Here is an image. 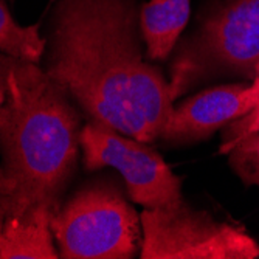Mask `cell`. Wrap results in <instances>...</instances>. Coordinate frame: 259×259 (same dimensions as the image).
<instances>
[{
	"label": "cell",
	"instance_id": "1",
	"mask_svg": "<svg viewBox=\"0 0 259 259\" xmlns=\"http://www.w3.org/2000/svg\"><path fill=\"white\" fill-rule=\"evenodd\" d=\"M137 0H59L45 72L89 115L152 143L172 110L169 82L145 61Z\"/></svg>",
	"mask_w": 259,
	"mask_h": 259
},
{
	"label": "cell",
	"instance_id": "2",
	"mask_svg": "<svg viewBox=\"0 0 259 259\" xmlns=\"http://www.w3.org/2000/svg\"><path fill=\"white\" fill-rule=\"evenodd\" d=\"M5 84L7 98L0 104V208L5 219H17L36 206L58 214L81 146L79 113L65 87L37 62L13 56Z\"/></svg>",
	"mask_w": 259,
	"mask_h": 259
},
{
	"label": "cell",
	"instance_id": "3",
	"mask_svg": "<svg viewBox=\"0 0 259 259\" xmlns=\"http://www.w3.org/2000/svg\"><path fill=\"white\" fill-rule=\"evenodd\" d=\"M65 259H131L143 244L141 218L113 183L97 180L70 197L52 221Z\"/></svg>",
	"mask_w": 259,
	"mask_h": 259
},
{
	"label": "cell",
	"instance_id": "4",
	"mask_svg": "<svg viewBox=\"0 0 259 259\" xmlns=\"http://www.w3.org/2000/svg\"><path fill=\"white\" fill-rule=\"evenodd\" d=\"M257 62L259 0H228L179 49L171 64V100L221 75H254Z\"/></svg>",
	"mask_w": 259,
	"mask_h": 259
},
{
	"label": "cell",
	"instance_id": "5",
	"mask_svg": "<svg viewBox=\"0 0 259 259\" xmlns=\"http://www.w3.org/2000/svg\"><path fill=\"white\" fill-rule=\"evenodd\" d=\"M141 259H254L259 245L245 228L218 222L183 200L145 208Z\"/></svg>",
	"mask_w": 259,
	"mask_h": 259
},
{
	"label": "cell",
	"instance_id": "6",
	"mask_svg": "<svg viewBox=\"0 0 259 259\" xmlns=\"http://www.w3.org/2000/svg\"><path fill=\"white\" fill-rule=\"evenodd\" d=\"M79 145L89 171L110 166L118 171L129 197L145 208H158L182 199V179L145 141L90 121L81 131Z\"/></svg>",
	"mask_w": 259,
	"mask_h": 259
},
{
	"label": "cell",
	"instance_id": "7",
	"mask_svg": "<svg viewBox=\"0 0 259 259\" xmlns=\"http://www.w3.org/2000/svg\"><path fill=\"white\" fill-rule=\"evenodd\" d=\"M247 85L228 84L203 90L172 107L160 137L174 145H190L208 138L224 124L247 113Z\"/></svg>",
	"mask_w": 259,
	"mask_h": 259
},
{
	"label": "cell",
	"instance_id": "8",
	"mask_svg": "<svg viewBox=\"0 0 259 259\" xmlns=\"http://www.w3.org/2000/svg\"><path fill=\"white\" fill-rule=\"evenodd\" d=\"M53 209L36 206L17 219H5L0 236V259H58L53 244Z\"/></svg>",
	"mask_w": 259,
	"mask_h": 259
},
{
	"label": "cell",
	"instance_id": "9",
	"mask_svg": "<svg viewBox=\"0 0 259 259\" xmlns=\"http://www.w3.org/2000/svg\"><path fill=\"white\" fill-rule=\"evenodd\" d=\"M190 4L191 0H151L141 7L140 27L151 59L169 56L190 19Z\"/></svg>",
	"mask_w": 259,
	"mask_h": 259
},
{
	"label": "cell",
	"instance_id": "10",
	"mask_svg": "<svg viewBox=\"0 0 259 259\" xmlns=\"http://www.w3.org/2000/svg\"><path fill=\"white\" fill-rule=\"evenodd\" d=\"M45 50V39L39 34V23L22 27L14 20L4 0H0V52L37 62Z\"/></svg>",
	"mask_w": 259,
	"mask_h": 259
},
{
	"label": "cell",
	"instance_id": "11",
	"mask_svg": "<svg viewBox=\"0 0 259 259\" xmlns=\"http://www.w3.org/2000/svg\"><path fill=\"white\" fill-rule=\"evenodd\" d=\"M244 116L245 118L242 121H239V127L234 129V132L230 135L228 141H225V143L221 146V152H228V151L234 149V146L242 145L247 138H250L251 135L259 132V101Z\"/></svg>",
	"mask_w": 259,
	"mask_h": 259
},
{
	"label": "cell",
	"instance_id": "12",
	"mask_svg": "<svg viewBox=\"0 0 259 259\" xmlns=\"http://www.w3.org/2000/svg\"><path fill=\"white\" fill-rule=\"evenodd\" d=\"M244 98H245V106H247V112H250L259 101V75L254 76V81L251 85L245 87L244 92Z\"/></svg>",
	"mask_w": 259,
	"mask_h": 259
},
{
	"label": "cell",
	"instance_id": "13",
	"mask_svg": "<svg viewBox=\"0 0 259 259\" xmlns=\"http://www.w3.org/2000/svg\"><path fill=\"white\" fill-rule=\"evenodd\" d=\"M5 98H7V87L2 81H0V104L5 101Z\"/></svg>",
	"mask_w": 259,
	"mask_h": 259
},
{
	"label": "cell",
	"instance_id": "14",
	"mask_svg": "<svg viewBox=\"0 0 259 259\" xmlns=\"http://www.w3.org/2000/svg\"><path fill=\"white\" fill-rule=\"evenodd\" d=\"M5 218H7V214H5V211L0 208V236H2V231H4V225H5Z\"/></svg>",
	"mask_w": 259,
	"mask_h": 259
},
{
	"label": "cell",
	"instance_id": "15",
	"mask_svg": "<svg viewBox=\"0 0 259 259\" xmlns=\"http://www.w3.org/2000/svg\"><path fill=\"white\" fill-rule=\"evenodd\" d=\"M4 183V169H2V166H0V185Z\"/></svg>",
	"mask_w": 259,
	"mask_h": 259
},
{
	"label": "cell",
	"instance_id": "16",
	"mask_svg": "<svg viewBox=\"0 0 259 259\" xmlns=\"http://www.w3.org/2000/svg\"><path fill=\"white\" fill-rule=\"evenodd\" d=\"M256 75H259V62L256 64V67H254V76Z\"/></svg>",
	"mask_w": 259,
	"mask_h": 259
},
{
	"label": "cell",
	"instance_id": "17",
	"mask_svg": "<svg viewBox=\"0 0 259 259\" xmlns=\"http://www.w3.org/2000/svg\"><path fill=\"white\" fill-rule=\"evenodd\" d=\"M256 151H257V157H259V141H257V146H256Z\"/></svg>",
	"mask_w": 259,
	"mask_h": 259
},
{
	"label": "cell",
	"instance_id": "18",
	"mask_svg": "<svg viewBox=\"0 0 259 259\" xmlns=\"http://www.w3.org/2000/svg\"><path fill=\"white\" fill-rule=\"evenodd\" d=\"M53 2H56V0H53Z\"/></svg>",
	"mask_w": 259,
	"mask_h": 259
}]
</instances>
